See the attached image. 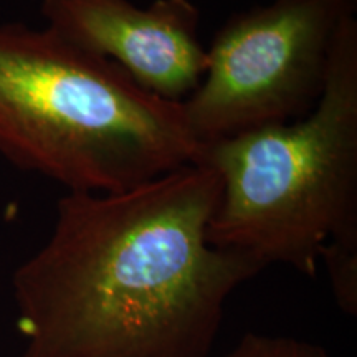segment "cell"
I'll return each instance as SVG.
<instances>
[{"label":"cell","instance_id":"cell-1","mask_svg":"<svg viewBox=\"0 0 357 357\" xmlns=\"http://www.w3.org/2000/svg\"><path fill=\"white\" fill-rule=\"evenodd\" d=\"M222 181L189 164L113 194L68 192L12 276L20 357H208L227 300L263 268L208 243Z\"/></svg>","mask_w":357,"mask_h":357},{"label":"cell","instance_id":"cell-2","mask_svg":"<svg viewBox=\"0 0 357 357\" xmlns=\"http://www.w3.org/2000/svg\"><path fill=\"white\" fill-rule=\"evenodd\" d=\"M0 154L70 192L113 194L199 164L184 105L53 33L0 25Z\"/></svg>","mask_w":357,"mask_h":357},{"label":"cell","instance_id":"cell-3","mask_svg":"<svg viewBox=\"0 0 357 357\" xmlns=\"http://www.w3.org/2000/svg\"><path fill=\"white\" fill-rule=\"evenodd\" d=\"M222 181L208 243L261 268L316 276L334 236L357 231V20H344L316 108L202 147Z\"/></svg>","mask_w":357,"mask_h":357},{"label":"cell","instance_id":"cell-4","mask_svg":"<svg viewBox=\"0 0 357 357\" xmlns=\"http://www.w3.org/2000/svg\"><path fill=\"white\" fill-rule=\"evenodd\" d=\"M354 0H273L235 13L207 50V70L184 105L200 146L305 118L328 82Z\"/></svg>","mask_w":357,"mask_h":357},{"label":"cell","instance_id":"cell-5","mask_svg":"<svg viewBox=\"0 0 357 357\" xmlns=\"http://www.w3.org/2000/svg\"><path fill=\"white\" fill-rule=\"evenodd\" d=\"M47 29L113 61L142 89L184 102L202 82L207 50L199 40V10L190 0H42Z\"/></svg>","mask_w":357,"mask_h":357},{"label":"cell","instance_id":"cell-6","mask_svg":"<svg viewBox=\"0 0 357 357\" xmlns=\"http://www.w3.org/2000/svg\"><path fill=\"white\" fill-rule=\"evenodd\" d=\"M337 306L346 314H357V231L329 240L321 252Z\"/></svg>","mask_w":357,"mask_h":357},{"label":"cell","instance_id":"cell-7","mask_svg":"<svg viewBox=\"0 0 357 357\" xmlns=\"http://www.w3.org/2000/svg\"><path fill=\"white\" fill-rule=\"evenodd\" d=\"M223 357H333L323 346L291 337L248 333Z\"/></svg>","mask_w":357,"mask_h":357},{"label":"cell","instance_id":"cell-8","mask_svg":"<svg viewBox=\"0 0 357 357\" xmlns=\"http://www.w3.org/2000/svg\"><path fill=\"white\" fill-rule=\"evenodd\" d=\"M354 2H356V0H354Z\"/></svg>","mask_w":357,"mask_h":357}]
</instances>
